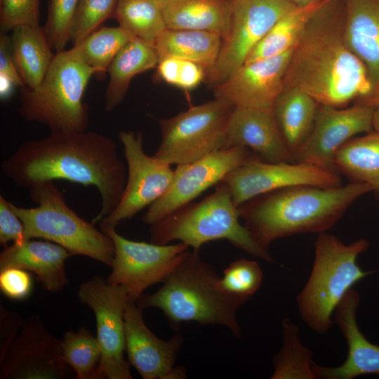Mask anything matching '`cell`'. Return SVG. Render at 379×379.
Masks as SVG:
<instances>
[{
	"label": "cell",
	"instance_id": "3957f363",
	"mask_svg": "<svg viewBox=\"0 0 379 379\" xmlns=\"http://www.w3.org/2000/svg\"><path fill=\"white\" fill-rule=\"evenodd\" d=\"M371 191V186L357 182L332 187L295 186L256 196L238 210L255 240L268 250L279 238L327 231L357 199Z\"/></svg>",
	"mask_w": 379,
	"mask_h": 379
},
{
	"label": "cell",
	"instance_id": "5bb4252c",
	"mask_svg": "<svg viewBox=\"0 0 379 379\" xmlns=\"http://www.w3.org/2000/svg\"><path fill=\"white\" fill-rule=\"evenodd\" d=\"M238 208L271 191L295 186L332 187L340 185L338 172L304 162H267L254 154L222 180Z\"/></svg>",
	"mask_w": 379,
	"mask_h": 379
},
{
	"label": "cell",
	"instance_id": "8992f818",
	"mask_svg": "<svg viewBox=\"0 0 379 379\" xmlns=\"http://www.w3.org/2000/svg\"><path fill=\"white\" fill-rule=\"evenodd\" d=\"M368 246L364 238L347 245L333 234L319 233L310 275L296 298L300 315L313 331H329L335 309L347 291L363 278L379 272L364 271L357 263Z\"/></svg>",
	"mask_w": 379,
	"mask_h": 379
},
{
	"label": "cell",
	"instance_id": "7bdbcfd3",
	"mask_svg": "<svg viewBox=\"0 0 379 379\" xmlns=\"http://www.w3.org/2000/svg\"><path fill=\"white\" fill-rule=\"evenodd\" d=\"M0 73L8 77L16 86H25L13 60L11 37L4 32L0 34Z\"/></svg>",
	"mask_w": 379,
	"mask_h": 379
},
{
	"label": "cell",
	"instance_id": "9a60e30c",
	"mask_svg": "<svg viewBox=\"0 0 379 379\" xmlns=\"http://www.w3.org/2000/svg\"><path fill=\"white\" fill-rule=\"evenodd\" d=\"M254 154L246 147H234L216 151L189 164L177 165L169 187L148 207L142 221L150 226L192 202Z\"/></svg>",
	"mask_w": 379,
	"mask_h": 379
},
{
	"label": "cell",
	"instance_id": "30bf717a",
	"mask_svg": "<svg viewBox=\"0 0 379 379\" xmlns=\"http://www.w3.org/2000/svg\"><path fill=\"white\" fill-rule=\"evenodd\" d=\"M295 6L289 0H233L229 32L222 40L215 65L207 72L209 82L215 86L229 78L275 23Z\"/></svg>",
	"mask_w": 379,
	"mask_h": 379
},
{
	"label": "cell",
	"instance_id": "ba28073f",
	"mask_svg": "<svg viewBox=\"0 0 379 379\" xmlns=\"http://www.w3.org/2000/svg\"><path fill=\"white\" fill-rule=\"evenodd\" d=\"M29 194L36 207L23 208L12 204L23 223L25 240H47L62 246L72 255H85L112 266L114 255L112 239L71 209L53 181L32 186Z\"/></svg>",
	"mask_w": 379,
	"mask_h": 379
},
{
	"label": "cell",
	"instance_id": "4dcf8cb0",
	"mask_svg": "<svg viewBox=\"0 0 379 379\" xmlns=\"http://www.w3.org/2000/svg\"><path fill=\"white\" fill-rule=\"evenodd\" d=\"M112 18L134 37L154 46L167 28L158 0H118Z\"/></svg>",
	"mask_w": 379,
	"mask_h": 379
},
{
	"label": "cell",
	"instance_id": "7c38bea8",
	"mask_svg": "<svg viewBox=\"0 0 379 379\" xmlns=\"http://www.w3.org/2000/svg\"><path fill=\"white\" fill-rule=\"evenodd\" d=\"M119 140L126 161V182L116 209L100 221L102 231L116 228L122 221L149 207L166 192L173 175L171 165L145 152L141 132L121 131Z\"/></svg>",
	"mask_w": 379,
	"mask_h": 379
},
{
	"label": "cell",
	"instance_id": "603a6c76",
	"mask_svg": "<svg viewBox=\"0 0 379 379\" xmlns=\"http://www.w3.org/2000/svg\"><path fill=\"white\" fill-rule=\"evenodd\" d=\"M345 41L364 65L373 89L379 84V0H343Z\"/></svg>",
	"mask_w": 379,
	"mask_h": 379
},
{
	"label": "cell",
	"instance_id": "7dc6e473",
	"mask_svg": "<svg viewBox=\"0 0 379 379\" xmlns=\"http://www.w3.org/2000/svg\"><path fill=\"white\" fill-rule=\"evenodd\" d=\"M296 6H303L321 0H289Z\"/></svg>",
	"mask_w": 379,
	"mask_h": 379
},
{
	"label": "cell",
	"instance_id": "7402d4cb",
	"mask_svg": "<svg viewBox=\"0 0 379 379\" xmlns=\"http://www.w3.org/2000/svg\"><path fill=\"white\" fill-rule=\"evenodd\" d=\"M72 255L55 243L28 239L4 247L0 254V270L18 267L30 271L45 290L59 292L69 282L65 262Z\"/></svg>",
	"mask_w": 379,
	"mask_h": 379
},
{
	"label": "cell",
	"instance_id": "8d00e7d4",
	"mask_svg": "<svg viewBox=\"0 0 379 379\" xmlns=\"http://www.w3.org/2000/svg\"><path fill=\"white\" fill-rule=\"evenodd\" d=\"M118 0H80L72 25L70 41L77 44L113 17Z\"/></svg>",
	"mask_w": 379,
	"mask_h": 379
},
{
	"label": "cell",
	"instance_id": "4316f807",
	"mask_svg": "<svg viewBox=\"0 0 379 379\" xmlns=\"http://www.w3.org/2000/svg\"><path fill=\"white\" fill-rule=\"evenodd\" d=\"M13 60L25 86L34 88L45 77L55 53L43 27L20 25L12 30Z\"/></svg>",
	"mask_w": 379,
	"mask_h": 379
},
{
	"label": "cell",
	"instance_id": "6da1fadb",
	"mask_svg": "<svg viewBox=\"0 0 379 379\" xmlns=\"http://www.w3.org/2000/svg\"><path fill=\"white\" fill-rule=\"evenodd\" d=\"M1 171L18 188L56 180L94 186L101 197V208L93 224L116 209L127 178V167L114 141L88 130L51 131L45 138L25 140L3 161Z\"/></svg>",
	"mask_w": 379,
	"mask_h": 379
},
{
	"label": "cell",
	"instance_id": "e0dca14e",
	"mask_svg": "<svg viewBox=\"0 0 379 379\" xmlns=\"http://www.w3.org/2000/svg\"><path fill=\"white\" fill-rule=\"evenodd\" d=\"M374 109L359 102L345 108L319 105L312 129L294 161L336 171V152L357 134L372 131Z\"/></svg>",
	"mask_w": 379,
	"mask_h": 379
},
{
	"label": "cell",
	"instance_id": "f35d334b",
	"mask_svg": "<svg viewBox=\"0 0 379 379\" xmlns=\"http://www.w3.org/2000/svg\"><path fill=\"white\" fill-rule=\"evenodd\" d=\"M31 274L18 267H7L0 270V289L6 297L13 300H23L32 292Z\"/></svg>",
	"mask_w": 379,
	"mask_h": 379
},
{
	"label": "cell",
	"instance_id": "f546056e",
	"mask_svg": "<svg viewBox=\"0 0 379 379\" xmlns=\"http://www.w3.org/2000/svg\"><path fill=\"white\" fill-rule=\"evenodd\" d=\"M326 1L295 6L286 13L252 50L245 63L274 57L294 48L312 17Z\"/></svg>",
	"mask_w": 379,
	"mask_h": 379
},
{
	"label": "cell",
	"instance_id": "83f0119b",
	"mask_svg": "<svg viewBox=\"0 0 379 379\" xmlns=\"http://www.w3.org/2000/svg\"><path fill=\"white\" fill-rule=\"evenodd\" d=\"M222 40V36L215 32L166 28L154 47L159 60L179 58L197 62L208 72L217 62Z\"/></svg>",
	"mask_w": 379,
	"mask_h": 379
},
{
	"label": "cell",
	"instance_id": "1f68e13d",
	"mask_svg": "<svg viewBox=\"0 0 379 379\" xmlns=\"http://www.w3.org/2000/svg\"><path fill=\"white\" fill-rule=\"evenodd\" d=\"M134 36L120 27H101L73 45L79 58L102 76L117 53Z\"/></svg>",
	"mask_w": 379,
	"mask_h": 379
},
{
	"label": "cell",
	"instance_id": "8fae6325",
	"mask_svg": "<svg viewBox=\"0 0 379 379\" xmlns=\"http://www.w3.org/2000/svg\"><path fill=\"white\" fill-rule=\"evenodd\" d=\"M78 297L95 314L104 378L131 379L129 365L124 356V313L128 301L126 288L94 277L80 284Z\"/></svg>",
	"mask_w": 379,
	"mask_h": 379
},
{
	"label": "cell",
	"instance_id": "277c9868",
	"mask_svg": "<svg viewBox=\"0 0 379 379\" xmlns=\"http://www.w3.org/2000/svg\"><path fill=\"white\" fill-rule=\"evenodd\" d=\"M219 279L213 265L201 259L199 250H187L162 286L154 293L141 295L136 303L143 310H162L173 329H179L182 322L195 321L225 326L240 338L237 312L248 300L222 291Z\"/></svg>",
	"mask_w": 379,
	"mask_h": 379
},
{
	"label": "cell",
	"instance_id": "5b68a950",
	"mask_svg": "<svg viewBox=\"0 0 379 379\" xmlns=\"http://www.w3.org/2000/svg\"><path fill=\"white\" fill-rule=\"evenodd\" d=\"M228 185L220 181L214 192L198 202H190L150 225V242L179 241L200 250L208 242L225 239L234 247L269 263L276 261L239 220Z\"/></svg>",
	"mask_w": 379,
	"mask_h": 379
},
{
	"label": "cell",
	"instance_id": "d4e9b609",
	"mask_svg": "<svg viewBox=\"0 0 379 379\" xmlns=\"http://www.w3.org/2000/svg\"><path fill=\"white\" fill-rule=\"evenodd\" d=\"M159 56L155 47L134 37L114 58L107 73L104 109L110 112L124 100L131 80L136 75L157 67Z\"/></svg>",
	"mask_w": 379,
	"mask_h": 379
},
{
	"label": "cell",
	"instance_id": "d590c367",
	"mask_svg": "<svg viewBox=\"0 0 379 379\" xmlns=\"http://www.w3.org/2000/svg\"><path fill=\"white\" fill-rule=\"evenodd\" d=\"M80 0H50L46 23L43 27L51 48L65 50L70 41L74 17Z\"/></svg>",
	"mask_w": 379,
	"mask_h": 379
},
{
	"label": "cell",
	"instance_id": "ffe728a7",
	"mask_svg": "<svg viewBox=\"0 0 379 379\" xmlns=\"http://www.w3.org/2000/svg\"><path fill=\"white\" fill-rule=\"evenodd\" d=\"M360 302L359 293L351 288L335 309L334 322L347 345L345 361L337 367L314 363L316 378L353 379L368 374L379 375V346L368 341L360 331L356 312Z\"/></svg>",
	"mask_w": 379,
	"mask_h": 379
},
{
	"label": "cell",
	"instance_id": "836d02e7",
	"mask_svg": "<svg viewBox=\"0 0 379 379\" xmlns=\"http://www.w3.org/2000/svg\"><path fill=\"white\" fill-rule=\"evenodd\" d=\"M63 358L78 379H101L102 351L96 337L84 327L68 331L62 339Z\"/></svg>",
	"mask_w": 379,
	"mask_h": 379
},
{
	"label": "cell",
	"instance_id": "7a4b0ae2",
	"mask_svg": "<svg viewBox=\"0 0 379 379\" xmlns=\"http://www.w3.org/2000/svg\"><path fill=\"white\" fill-rule=\"evenodd\" d=\"M344 18L343 4L336 0L317 11L293 49L284 87L300 88L318 104L335 107L372 92L364 65L345 41Z\"/></svg>",
	"mask_w": 379,
	"mask_h": 379
},
{
	"label": "cell",
	"instance_id": "d6986e66",
	"mask_svg": "<svg viewBox=\"0 0 379 379\" xmlns=\"http://www.w3.org/2000/svg\"><path fill=\"white\" fill-rule=\"evenodd\" d=\"M293 49L274 57L244 63L215 86V98L234 107L272 109L284 89Z\"/></svg>",
	"mask_w": 379,
	"mask_h": 379
},
{
	"label": "cell",
	"instance_id": "4fadbf2b",
	"mask_svg": "<svg viewBox=\"0 0 379 379\" xmlns=\"http://www.w3.org/2000/svg\"><path fill=\"white\" fill-rule=\"evenodd\" d=\"M102 232L114 245L112 271L107 281L124 286L128 300L135 302L146 288L163 282L189 248L182 242L162 245L130 240L119 234L116 228Z\"/></svg>",
	"mask_w": 379,
	"mask_h": 379
},
{
	"label": "cell",
	"instance_id": "52a82bcc",
	"mask_svg": "<svg viewBox=\"0 0 379 379\" xmlns=\"http://www.w3.org/2000/svg\"><path fill=\"white\" fill-rule=\"evenodd\" d=\"M93 75L72 48L55 53L41 83L34 88L21 87L20 115L51 131H86L89 111L83 97Z\"/></svg>",
	"mask_w": 379,
	"mask_h": 379
},
{
	"label": "cell",
	"instance_id": "f1b7e54d",
	"mask_svg": "<svg viewBox=\"0 0 379 379\" xmlns=\"http://www.w3.org/2000/svg\"><path fill=\"white\" fill-rule=\"evenodd\" d=\"M334 167L352 182L367 184L379 193V132L347 141L336 152Z\"/></svg>",
	"mask_w": 379,
	"mask_h": 379
},
{
	"label": "cell",
	"instance_id": "ee69618b",
	"mask_svg": "<svg viewBox=\"0 0 379 379\" xmlns=\"http://www.w3.org/2000/svg\"><path fill=\"white\" fill-rule=\"evenodd\" d=\"M16 86L14 82L6 75L0 73V97L5 100L8 98Z\"/></svg>",
	"mask_w": 379,
	"mask_h": 379
},
{
	"label": "cell",
	"instance_id": "e575fe53",
	"mask_svg": "<svg viewBox=\"0 0 379 379\" xmlns=\"http://www.w3.org/2000/svg\"><path fill=\"white\" fill-rule=\"evenodd\" d=\"M262 279L263 272L258 262L242 258L230 264L218 285L222 291L248 300L260 288Z\"/></svg>",
	"mask_w": 379,
	"mask_h": 379
},
{
	"label": "cell",
	"instance_id": "d6a6232c",
	"mask_svg": "<svg viewBox=\"0 0 379 379\" xmlns=\"http://www.w3.org/2000/svg\"><path fill=\"white\" fill-rule=\"evenodd\" d=\"M283 345L274 358L272 379H315L313 352L303 345L299 329L290 319L282 321Z\"/></svg>",
	"mask_w": 379,
	"mask_h": 379
},
{
	"label": "cell",
	"instance_id": "ac0fdd59",
	"mask_svg": "<svg viewBox=\"0 0 379 379\" xmlns=\"http://www.w3.org/2000/svg\"><path fill=\"white\" fill-rule=\"evenodd\" d=\"M142 310L136 302L128 300L124 313L125 351L128 362L143 379L185 378L183 367L175 366L183 336L177 333L163 340L146 326Z\"/></svg>",
	"mask_w": 379,
	"mask_h": 379
},
{
	"label": "cell",
	"instance_id": "44dd1931",
	"mask_svg": "<svg viewBox=\"0 0 379 379\" xmlns=\"http://www.w3.org/2000/svg\"><path fill=\"white\" fill-rule=\"evenodd\" d=\"M244 147L267 162H295L272 109L234 107L224 149Z\"/></svg>",
	"mask_w": 379,
	"mask_h": 379
},
{
	"label": "cell",
	"instance_id": "484cf974",
	"mask_svg": "<svg viewBox=\"0 0 379 379\" xmlns=\"http://www.w3.org/2000/svg\"><path fill=\"white\" fill-rule=\"evenodd\" d=\"M319 105L309 94L293 87H284L276 99L273 114L293 157L310 133Z\"/></svg>",
	"mask_w": 379,
	"mask_h": 379
},
{
	"label": "cell",
	"instance_id": "c3c4849f",
	"mask_svg": "<svg viewBox=\"0 0 379 379\" xmlns=\"http://www.w3.org/2000/svg\"><path fill=\"white\" fill-rule=\"evenodd\" d=\"M159 2L162 3L164 2L165 0H158Z\"/></svg>",
	"mask_w": 379,
	"mask_h": 379
},
{
	"label": "cell",
	"instance_id": "74e56055",
	"mask_svg": "<svg viewBox=\"0 0 379 379\" xmlns=\"http://www.w3.org/2000/svg\"><path fill=\"white\" fill-rule=\"evenodd\" d=\"M1 32L20 25H39V0H0Z\"/></svg>",
	"mask_w": 379,
	"mask_h": 379
},
{
	"label": "cell",
	"instance_id": "b9f144b4",
	"mask_svg": "<svg viewBox=\"0 0 379 379\" xmlns=\"http://www.w3.org/2000/svg\"><path fill=\"white\" fill-rule=\"evenodd\" d=\"M205 71L198 63L180 58L175 86L185 91L194 89L204 79Z\"/></svg>",
	"mask_w": 379,
	"mask_h": 379
},
{
	"label": "cell",
	"instance_id": "cb8c5ba5",
	"mask_svg": "<svg viewBox=\"0 0 379 379\" xmlns=\"http://www.w3.org/2000/svg\"><path fill=\"white\" fill-rule=\"evenodd\" d=\"M233 0H165L161 3L166 27L215 32L224 39L232 18Z\"/></svg>",
	"mask_w": 379,
	"mask_h": 379
},
{
	"label": "cell",
	"instance_id": "bcb514c9",
	"mask_svg": "<svg viewBox=\"0 0 379 379\" xmlns=\"http://www.w3.org/2000/svg\"><path fill=\"white\" fill-rule=\"evenodd\" d=\"M373 128L374 131L379 132V107L374 109L373 117Z\"/></svg>",
	"mask_w": 379,
	"mask_h": 379
},
{
	"label": "cell",
	"instance_id": "9c48e42d",
	"mask_svg": "<svg viewBox=\"0 0 379 379\" xmlns=\"http://www.w3.org/2000/svg\"><path fill=\"white\" fill-rule=\"evenodd\" d=\"M234 107L215 98L159 120L161 142L153 156L171 166L180 165L224 149Z\"/></svg>",
	"mask_w": 379,
	"mask_h": 379
},
{
	"label": "cell",
	"instance_id": "2e32d148",
	"mask_svg": "<svg viewBox=\"0 0 379 379\" xmlns=\"http://www.w3.org/2000/svg\"><path fill=\"white\" fill-rule=\"evenodd\" d=\"M0 363V379L71 378L74 373L64 360L62 340L37 315L23 321Z\"/></svg>",
	"mask_w": 379,
	"mask_h": 379
},
{
	"label": "cell",
	"instance_id": "ab89813d",
	"mask_svg": "<svg viewBox=\"0 0 379 379\" xmlns=\"http://www.w3.org/2000/svg\"><path fill=\"white\" fill-rule=\"evenodd\" d=\"M25 241L24 225L12 207V203L0 196V244L4 247L11 241L20 244Z\"/></svg>",
	"mask_w": 379,
	"mask_h": 379
},
{
	"label": "cell",
	"instance_id": "60d3db41",
	"mask_svg": "<svg viewBox=\"0 0 379 379\" xmlns=\"http://www.w3.org/2000/svg\"><path fill=\"white\" fill-rule=\"evenodd\" d=\"M23 321L19 314L1 308L0 361L5 356L21 328Z\"/></svg>",
	"mask_w": 379,
	"mask_h": 379
},
{
	"label": "cell",
	"instance_id": "f6af8a7d",
	"mask_svg": "<svg viewBox=\"0 0 379 379\" xmlns=\"http://www.w3.org/2000/svg\"><path fill=\"white\" fill-rule=\"evenodd\" d=\"M357 102L374 109L379 107V84L373 89L372 92L366 98L359 100Z\"/></svg>",
	"mask_w": 379,
	"mask_h": 379
}]
</instances>
